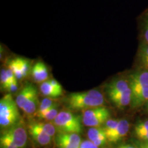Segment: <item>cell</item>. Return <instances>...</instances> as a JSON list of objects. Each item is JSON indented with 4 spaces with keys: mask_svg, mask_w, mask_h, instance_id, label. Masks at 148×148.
Instances as JSON below:
<instances>
[{
    "mask_svg": "<svg viewBox=\"0 0 148 148\" xmlns=\"http://www.w3.org/2000/svg\"><path fill=\"white\" fill-rule=\"evenodd\" d=\"M148 101V86L132 92L131 105L132 108H137Z\"/></svg>",
    "mask_w": 148,
    "mask_h": 148,
    "instance_id": "14",
    "label": "cell"
},
{
    "mask_svg": "<svg viewBox=\"0 0 148 148\" xmlns=\"http://www.w3.org/2000/svg\"><path fill=\"white\" fill-rule=\"evenodd\" d=\"M82 118L70 111H61L53 120V124L58 132L79 134L82 130Z\"/></svg>",
    "mask_w": 148,
    "mask_h": 148,
    "instance_id": "3",
    "label": "cell"
},
{
    "mask_svg": "<svg viewBox=\"0 0 148 148\" xmlns=\"http://www.w3.org/2000/svg\"><path fill=\"white\" fill-rule=\"evenodd\" d=\"M103 134H106L104 129L102 127H90L88 130V140L92 141L96 138L101 136Z\"/></svg>",
    "mask_w": 148,
    "mask_h": 148,
    "instance_id": "24",
    "label": "cell"
},
{
    "mask_svg": "<svg viewBox=\"0 0 148 148\" xmlns=\"http://www.w3.org/2000/svg\"><path fill=\"white\" fill-rule=\"evenodd\" d=\"M118 123H119V121L118 120L112 119H109L104 123V125H103V127L104 129L105 132H106L107 138L110 136H111L112 134V133L114 132L116 127H117Z\"/></svg>",
    "mask_w": 148,
    "mask_h": 148,
    "instance_id": "22",
    "label": "cell"
},
{
    "mask_svg": "<svg viewBox=\"0 0 148 148\" xmlns=\"http://www.w3.org/2000/svg\"><path fill=\"white\" fill-rule=\"evenodd\" d=\"M136 135L138 138H140V139L148 142V132L136 133Z\"/></svg>",
    "mask_w": 148,
    "mask_h": 148,
    "instance_id": "32",
    "label": "cell"
},
{
    "mask_svg": "<svg viewBox=\"0 0 148 148\" xmlns=\"http://www.w3.org/2000/svg\"><path fill=\"white\" fill-rule=\"evenodd\" d=\"M8 68L10 69L13 71L14 75H15L16 78L17 79H21L24 77L23 74L22 73L21 70L20 69L15 58L12 59V60H10L8 62Z\"/></svg>",
    "mask_w": 148,
    "mask_h": 148,
    "instance_id": "25",
    "label": "cell"
},
{
    "mask_svg": "<svg viewBox=\"0 0 148 148\" xmlns=\"http://www.w3.org/2000/svg\"><path fill=\"white\" fill-rule=\"evenodd\" d=\"M129 84L132 92L148 86V71H142L133 73L130 75Z\"/></svg>",
    "mask_w": 148,
    "mask_h": 148,
    "instance_id": "7",
    "label": "cell"
},
{
    "mask_svg": "<svg viewBox=\"0 0 148 148\" xmlns=\"http://www.w3.org/2000/svg\"><path fill=\"white\" fill-rule=\"evenodd\" d=\"M31 75L34 82L37 83L43 82L47 80L49 71L45 63L39 61L35 63L31 69Z\"/></svg>",
    "mask_w": 148,
    "mask_h": 148,
    "instance_id": "10",
    "label": "cell"
},
{
    "mask_svg": "<svg viewBox=\"0 0 148 148\" xmlns=\"http://www.w3.org/2000/svg\"><path fill=\"white\" fill-rule=\"evenodd\" d=\"M117 148H137L135 146L130 145V144H124V145H121L118 147Z\"/></svg>",
    "mask_w": 148,
    "mask_h": 148,
    "instance_id": "34",
    "label": "cell"
},
{
    "mask_svg": "<svg viewBox=\"0 0 148 148\" xmlns=\"http://www.w3.org/2000/svg\"><path fill=\"white\" fill-rule=\"evenodd\" d=\"M138 59L140 65L148 71V43H143L140 46L138 53Z\"/></svg>",
    "mask_w": 148,
    "mask_h": 148,
    "instance_id": "15",
    "label": "cell"
},
{
    "mask_svg": "<svg viewBox=\"0 0 148 148\" xmlns=\"http://www.w3.org/2000/svg\"><path fill=\"white\" fill-rule=\"evenodd\" d=\"M38 104L40 103L38 102V94H36L25 104V106L23 108V111L28 115H32V114L36 113L38 108V106H39Z\"/></svg>",
    "mask_w": 148,
    "mask_h": 148,
    "instance_id": "17",
    "label": "cell"
},
{
    "mask_svg": "<svg viewBox=\"0 0 148 148\" xmlns=\"http://www.w3.org/2000/svg\"><path fill=\"white\" fill-rule=\"evenodd\" d=\"M28 131L32 138L37 143L41 145H47L50 143L51 136L44 132L39 127H37L34 122L28 125Z\"/></svg>",
    "mask_w": 148,
    "mask_h": 148,
    "instance_id": "9",
    "label": "cell"
},
{
    "mask_svg": "<svg viewBox=\"0 0 148 148\" xmlns=\"http://www.w3.org/2000/svg\"><path fill=\"white\" fill-rule=\"evenodd\" d=\"M15 60L17 62L20 69L21 70L22 73L23 74L24 77H26L28 75L29 69H30V64H29V61L27 59L24 58H16Z\"/></svg>",
    "mask_w": 148,
    "mask_h": 148,
    "instance_id": "23",
    "label": "cell"
},
{
    "mask_svg": "<svg viewBox=\"0 0 148 148\" xmlns=\"http://www.w3.org/2000/svg\"><path fill=\"white\" fill-rule=\"evenodd\" d=\"M130 123L126 119H121L119 121L117 127L111 136L108 138V140L112 143H116L121 140L129 130Z\"/></svg>",
    "mask_w": 148,
    "mask_h": 148,
    "instance_id": "12",
    "label": "cell"
},
{
    "mask_svg": "<svg viewBox=\"0 0 148 148\" xmlns=\"http://www.w3.org/2000/svg\"><path fill=\"white\" fill-rule=\"evenodd\" d=\"M0 145L1 148H18L5 130L1 132V137H0Z\"/></svg>",
    "mask_w": 148,
    "mask_h": 148,
    "instance_id": "21",
    "label": "cell"
},
{
    "mask_svg": "<svg viewBox=\"0 0 148 148\" xmlns=\"http://www.w3.org/2000/svg\"><path fill=\"white\" fill-rule=\"evenodd\" d=\"M145 145H146V146H147V147H148V143H145Z\"/></svg>",
    "mask_w": 148,
    "mask_h": 148,
    "instance_id": "36",
    "label": "cell"
},
{
    "mask_svg": "<svg viewBox=\"0 0 148 148\" xmlns=\"http://www.w3.org/2000/svg\"><path fill=\"white\" fill-rule=\"evenodd\" d=\"M103 102V94L96 89L72 92L67 96L66 99L68 108L73 110H85L101 106Z\"/></svg>",
    "mask_w": 148,
    "mask_h": 148,
    "instance_id": "1",
    "label": "cell"
},
{
    "mask_svg": "<svg viewBox=\"0 0 148 148\" xmlns=\"http://www.w3.org/2000/svg\"><path fill=\"white\" fill-rule=\"evenodd\" d=\"M20 120L18 107L11 94L5 95L0 100V125L8 128Z\"/></svg>",
    "mask_w": 148,
    "mask_h": 148,
    "instance_id": "2",
    "label": "cell"
},
{
    "mask_svg": "<svg viewBox=\"0 0 148 148\" xmlns=\"http://www.w3.org/2000/svg\"><path fill=\"white\" fill-rule=\"evenodd\" d=\"M56 104H58V103H57L56 101L54 100V99H52V98H49V97L45 98V99H42L41 102L40 103L39 106H38V110H37L36 113H35V115L45 112V111L51 108V107L54 106Z\"/></svg>",
    "mask_w": 148,
    "mask_h": 148,
    "instance_id": "19",
    "label": "cell"
},
{
    "mask_svg": "<svg viewBox=\"0 0 148 148\" xmlns=\"http://www.w3.org/2000/svg\"><path fill=\"white\" fill-rule=\"evenodd\" d=\"M17 88H18L17 82H15L10 83V85L8 86L7 90L9 92H14L17 90Z\"/></svg>",
    "mask_w": 148,
    "mask_h": 148,
    "instance_id": "33",
    "label": "cell"
},
{
    "mask_svg": "<svg viewBox=\"0 0 148 148\" xmlns=\"http://www.w3.org/2000/svg\"><path fill=\"white\" fill-rule=\"evenodd\" d=\"M143 19V36L146 42L148 43V12L145 14Z\"/></svg>",
    "mask_w": 148,
    "mask_h": 148,
    "instance_id": "28",
    "label": "cell"
},
{
    "mask_svg": "<svg viewBox=\"0 0 148 148\" xmlns=\"http://www.w3.org/2000/svg\"><path fill=\"white\" fill-rule=\"evenodd\" d=\"M5 132L12 138L18 148H23L27 143V134L25 128L20 125H14L5 130Z\"/></svg>",
    "mask_w": 148,
    "mask_h": 148,
    "instance_id": "6",
    "label": "cell"
},
{
    "mask_svg": "<svg viewBox=\"0 0 148 148\" xmlns=\"http://www.w3.org/2000/svg\"><path fill=\"white\" fill-rule=\"evenodd\" d=\"M112 103L119 108H123L128 106L132 101V90L130 87L124 92L111 96L109 97Z\"/></svg>",
    "mask_w": 148,
    "mask_h": 148,
    "instance_id": "13",
    "label": "cell"
},
{
    "mask_svg": "<svg viewBox=\"0 0 148 148\" xmlns=\"http://www.w3.org/2000/svg\"><path fill=\"white\" fill-rule=\"evenodd\" d=\"M0 83H1V89L7 90L8 86L10 84V79L8 78V74H7L6 69H1V73H0Z\"/></svg>",
    "mask_w": 148,
    "mask_h": 148,
    "instance_id": "26",
    "label": "cell"
},
{
    "mask_svg": "<svg viewBox=\"0 0 148 148\" xmlns=\"http://www.w3.org/2000/svg\"><path fill=\"white\" fill-rule=\"evenodd\" d=\"M55 142L58 148H79L82 140L78 134L58 132Z\"/></svg>",
    "mask_w": 148,
    "mask_h": 148,
    "instance_id": "5",
    "label": "cell"
},
{
    "mask_svg": "<svg viewBox=\"0 0 148 148\" xmlns=\"http://www.w3.org/2000/svg\"><path fill=\"white\" fill-rule=\"evenodd\" d=\"M110 112L104 106L82 110V123L86 126L90 127H102L101 125L110 119Z\"/></svg>",
    "mask_w": 148,
    "mask_h": 148,
    "instance_id": "4",
    "label": "cell"
},
{
    "mask_svg": "<svg viewBox=\"0 0 148 148\" xmlns=\"http://www.w3.org/2000/svg\"><path fill=\"white\" fill-rule=\"evenodd\" d=\"M147 110H148V101H147Z\"/></svg>",
    "mask_w": 148,
    "mask_h": 148,
    "instance_id": "37",
    "label": "cell"
},
{
    "mask_svg": "<svg viewBox=\"0 0 148 148\" xmlns=\"http://www.w3.org/2000/svg\"><path fill=\"white\" fill-rule=\"evenodd\" d=\"M58 108V104H56L54 106L51 107V108L45 111V112H42V113L40 114H36V116H38L39 119H45L47 120V121H53L59 113Z\"/></svg>",
    "mask_w": 148,
    "mask_h": 148,
    "instance_id": "18",
    "label": "cell"
},
{
    "mask_svg": "<svg viewBox=\"0 0 148 148\" xmlns=\"http://www.w3.org/2000/svg\"><path fill=\"white\" fill-rule=\"evenodd\" d=\"M49 82L51 83V86H53V88H54V89L56 90V91L58 92L60 95H62V87L60 83H59L58 81L56 80V79L53 78L49 79Z\"/></svg>",
    "mask_w": 148,
    "mask_h": 148,
    "instance_id": "30",
    "label": "cell"
},
{
    "mask_svg": "<svg viewBox=\"0 0 148 148\" xmlns=\"http://www.w3.org/2000/svg\"><path fill=\"white\" fill-rule=\"evenodd\" d=\"M79 148H99L97 146L94 145L92 141L90 140H85L82 141Z\"/></svg>",
    "mask_w": 148,
    "mask_h": 148,
    "instance_id": "31",
    "label": "cell"
},
{
    "mask_svg": "<svg viewBox=\"0 0 148 148\" xmlns=\"http://www.w3.org/2000/svg\"><path fill=\"white\" fill-rule=\"evenodd\" d=\"M135 133L148 132V121H140L136 125L134 128Z\"/></svg>",
    "mask_w": 148,
    "mask_h": 148,
    "instance_id": "27",
    "label": "cell"
},
{
    "mask_svg": "<svg viewBox=\"0 0 148 148\" xmlns=\"http://www.w3.org/2000/svg\"><path fill=\"white\" fill-rule=\"evenodd\" d=\"M107 141H108V138H107L106 134H103L96 138V139L92 140V142L93 143L94 145H95L96 146H97V147H100V146H103V145H105Z\"/></svg>",
    "mask_w": 148,
    "mask_h": 148,
    "instance_id": "29",
    "label": "cell"
},
{
    "mask_svg": "<svg viewBox=\"0 0 148 148\" xmlns=\"http://www.w3.org/2000/svg\"><path fill=\"white\" fill-rule=\"evenodd\" d=\"M130 88L129 82L124 79H116L109 83L107 86L108 97L113 96L124 92Z\"/></svg>",
    "mask_w": 148,
    "mask_h": 148,
    "instance_id": "11",
    "label": "cell"
},
{
    "mask_svg": "<svg viewBox=\"0 0 148 148\" xmlns=\"http://www.w3.org/2000/svg\"><path fill=\"white\" fill-rule=\"evenodd\" d=\"M34 123L49 136L51 137L54 136L56 128L52 123H46V122H34Z\"/></svg>",
    "mask_w": 148,
    "mask_h": 148,
    "instance_id": "20",
    "label": "cell"
},
{
    "mask_svg": "<svg viewBox=\"0 0 148 148\" xmlns=\"http://www.w3.org/2000/svg\"><path fill=\"white\" fill-rule=\"evenodd\" d=\"M140 148H146L145 146L144 145V144H141V145H140Z\"/></svg>",
    "mask_w": 148,
    "mask_h": 148,
    "instance_id": "35",
    "label": "cell"
},
{
    "mask_svg": "<svg viewBox=\"0 0 148 148\" xmlns=\"http://www.w3.org/2000/svg\"><path fill=\"white\" fill-rule=\"evenodd\" d=\"M37 94V89L32 84H27L20 90L16 97V103L18 108L23 110L28 101Z\"/></svg>",
    "mask_w": 148,
    "mask_h": 148,
    "instance_id": "8",
    "label": "cell"
},
{
    "mask_svg": "<svg viewBox=\"0 0 148 148\" xmlns=\"http://www.w3.org/2000/svg\"><path fill=\"white\" fill-rule=\"evenodd\" d=\"M40 90L42 95L47 97L55 99V98H57L59 96H60V94L51 86L49 79L41 83V84L40 85Z\"/></svg>",
    "mask_w": 148,
    "mask_h": 148,
    "instance_id": "16",
    "label": "cell"
}]
</instances>
